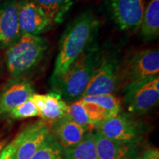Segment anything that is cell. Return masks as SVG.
<instances>
[{
    "mask_svg": "<svg viewBox=\"0 0 159 159\" xmlns=\"http://www.w3.org/2000/svg\"><path fill=\"white\" fill-rule=\"evenodd\" d=\"M99 21L91 8H87L71 19L61 37L58 52L50 77L53 91L72 63L92 43L98 33Z\"/></svg>",
    "mask_w": 159,
    "mask_h": 159,
    "instance_id": "cell-1",
    "label": "cell"
},
{
    "mask_svg": "<svg viewBox=\"0 0 159 159\" xmlns=\"http://www.w3.org/2000/svg\"><path fill=\"white\" fill-rule=\"evenodd\" d=\"M102 51L97 43H92L69 66L54 92L61 95L66 102L82 98Z\"/></svg>",
    "mask_w": 159,
    "mask_h": 159,
    "instance_id": "cell-2",
    "label": "cell"
},
{
    "mask_svg": "<svg viewBox=\"0 0 159 159\" xmlns=\"http://www.w3.org/2000/svg\"><path fill=\"white\" fill-rule=\"evenodd\" d=\"M49 47L47 40L40 35H21L6 49L5 62L13 79L22 78L42 61Z\"/></svg>",
    "mask_w": 159,
    "mask_h": 159,
    "instance_id": "cell-3",
    "label": "cell"
},
{
    "mask_svg": "<svg viewBox=\"0 0 159 159\" xmlns=\"http://www.w3.org/2000/svg\"><path fill=\"white\" fill-rule=\"evenodd\" d=\"M159 74V52L156 49L133 51L121 61L119 89Z\"/></svg>",
    "mask_w": 159,
    "mask_h": 159,
    "instance_id": "cell-4",
    "label": "cell"
},
{
    "mask_svg": "<svg viewBox=\"0 0 159 159\" xmlns=\"http://www.w3.org/2000/svg\"><path fill=\"white\" fill-rule=\"evenodd\" d=\"M121 59L114 50L103 52L83 97L114 94L119 89Z\"/></svg>",
    "mask_w": 159,
    "mask_h": 159,
    "instance_id": "cell-5",
    "label": "cell"
},
{
    "mask_svg": "<svg viewBox=\"0 0 159 159\" xmlns=\"http://www.w3.org/2000/svg\"><path fill=\"white\" fill-rule=\"evenodd\" d=\"M93 129L109 139L125 144H138L146 134L144 123L125 113L101 121Z\"/></svg>",
    "mask_w": 159,
    "mask_h": 159,
    "instance_id": "cell-6",
    "label": "cell"
},
{
    "mask_svg": "<svg viewBox=\"0 0 159 159\" xmlns=\"http://www.w3.org/2000/svg\"><path fill=\"white\" fill-rule=\"evenodd\" d=\"M122 90L129 112L135 115L145 114L158 103L159 75L130 83Z\"/></svg>",
    "mask_w": 159,
    "mask_h": 159,
    "instance_id": "cell-7",
    "label": "cell"
},
{
    "mask_svg": "<svg viewBox=\"0 0 159 159\" xmlns=\"http://www.w3.org/2000/svg\"><path fill=\"white\" fill-rule=\"evenodd\" d=\"M144 0H105L109 15L120 30L135 32L140 27Z\"/></svg>",
    "mask_w": 159,
    "mask_h": 159,
    "instance_id": "cell-8",
    "label": "cell"
},
{
    "mask_svg": "<svg viewBox=\"0 0 159 159\" xmlns=\"http://www.w3.org/2000/svg\"><path fill=\"white\" fill-rule=\"evenodd\" d=\"M17 15L21 35H39L52 25L41 8L30 0H18Z\"/></svg>",
    "mask_w": 159,
    "mask_h": 159,
    "instance_id": "cell-9",
    "label": "cell"
},
{
    "mask_svg": "<svg viewBox=\"0 0 159 159\" xmlns=\"http://www.w3.org/2000/svg\"><path fill=\"white\" fill-rule=\"evenodd\" d=\"M35 89L29 80L25 77L13 79L7 83L0 93V116L9 113L30 98Z\"/></svg>",
    "mask_w": 159,
    "mask_h": 159,
    "instance_id": "cell-10",
    "label": "cell"
},
{
    "mask_svg": "<svg viewBox=\"0 0 159 159\" xmlns=\"http://www.w3.org/2000/svg\"><path fill=\"white\" fill-rule=\"evenodd\" d=\"M80 100L94 125L120 113V99L114 94L85 96Z\"/></svg>",
    "mask_w": 159,
    "mask_h": 159,
    "instance_id": "cell-11",
    "label": "cell"
},
{
    "mask_svg": "<svg viewBox=\"0 0 159 159\" xmlns=\"http://www.w3.org/2000/svg\"><path fill=\"white\" fill-rule=\"evenodd\" d=\"M49 123V133L64 150L75 148L82 141L85 134L91 131L66 115Z\"/></svg>",
    "mask_w": 159,
    "mask_h": 159,
    "instance_id": "cell-12",
    "label": "cell"
},
{
    "mask_svg": "<svg viewBox=\"0 0 159 159\" xmlns=\"http://www.w3.org/2000/svg\"><path fill=\"white\" fill-rule=\"evenodd\" d=\"M18 0L0 3V49H6L21 37L17 15Z\"/></svg>",
    "mask_w": 159,
    "mask_h": 159,
    "instance_id": "cell-13",
    "label": "cell"
},
{
    "mask_svg": "<svg viewBox=\"0 0 159 159\" xmlns=\"http://www.w3.org/2000/svg\"><path fill=\"white\" fill-rule=\"evenodd\" d=\"M23 130L24 137L13 159H31L50 134L49 125L43 120L27 125Z\"/></svg>",
    "mask_w": 159,
    "mask_h": 159,
    "instance_id": "cell-14",
    "label": "cell"
},
{
    "mask_svg": "<svg viewBox=\"0 0 159 159\" xmlns=\"http://www.w3.org/2000/svg\"><path fill=\"white\" fill-rule=\"evenodd\" d=\"M91 132L99 159H136L139 156L137 144L117 142L97 130Z\"/></svg>",
    "mask_w": 159,
    "mask_h": 159,
    "instance_id": "cell-15",
    "label": "cell"
},
{
    "mask_svg": "<svg viewBox=\"0 0 159 159\" xmlns=\"http://www.w3.org/2000/svg\"><path fill=\"white\" fill-rule=\"evenodd\" d=\"M31 99L39 111V116L46 122H51L66 115L68 104L56 92L46 94L35 93Z\"/></svg>",
    "mask_w": 159,
    "mask_h": 159,
    "instance_id": "cell-16",
    "label": "cell"
},
{
    "mask_svg": "<svg viewBox=\"0 0 159 159\" xmlns=\"http://www.w3.org/2000/svg\"><path fill=\"white\" fill-rule=\"evenodd\" d=\"M141 37L144 41L156 40L159 35V0H150L144 9L140 27Z\"/></svg>",
    "mask_w": 159,
    "mask_h": 159,
    "instance_id": "cell-17",
    "label": "cell"
},
{
    "mask_svg": "<svg viewBox=\"0 0 159 159\" xmlns=\"http://www.w3.org/2000/svg\"><path fill=\"white\" fill-rule=\"evenodd\" d=\"M51 24L63 23L72 7L73 0H33Z\"/></svg>",
    "mask_w": 159,
    "mask_h": 159,
    "instance_id": "cell-18",
    "label": "cell"
},
{
    "mask_svg": "<svg viewBox=\"0 0 159 159\" xmlns=\"http://www.w3.org/2000/svg\"><path fill=\"white\" fill-rule=\"evenodd\" d=\"M63 155L64 159H99L91 130L85 134L75 148L63 150Z\"/></svg>",
    "mask_w": 159,
    "mask_h": 159,
    "instance_id": "cell-19",
    "label": "cell"
},
{
    "mask_svg": "<svg viewBox=\"0 0 159 159\" xmlns=\"http://www.w3.org/2000/svg\"><path fill=\"white\" fill-rule=\"evenodd\" d=\"M63 148L49 134L31 159H64Z\"/></svg>",
    "mask_w": 159,
    "mask_h": 159,
    "instance_id": "cell-20",
    "label": "cell"
},
{
    "mask_svg": "<svg viewBox=\"0 0 159 159\" xmlns=\"http://www.w3.org/2000/svg\"><path fill=\"white\" fill-rule=\"evenodd\" d=\"M66 116L77 124L87 127L89 130L94 128V123L89 118L84 106L80 99L68 105Z\"/></svg>",
    "mask_w": 159,
    "mask_h": 159,
    "instance_id": "cell-21",
    "label": "cell"
},
{
    "mask_svg": "<svg viewBox=\"0 0 159 159\" xmlns=\"http://www.w3.org/2000/svg\"><path fill=\"white\" fill-rule=\"evenodd\" d=\"M8 116L15 119L32 118L39 116V111L30 97L22 104L13 108L9 113Z\"/></svg>",
    "mask_w": 159,
    "mask_h": 159,
    "instance_id": "cell-22",
    "label": "cell"
},
{
    "mask_svg": "<svg viewBox=\"0 0 159 159\" xmlns=\"http://www.w3.org/2000/svg\"><path fill=\"white\" fill-rule=\"evenodd\" d=\"M24 137V130L22 129L15 137L13 141L5 145L0 152V159H13L16 151Z\"/></svg>",
    "mask_w": 159,
    "mask_h": 159,
    "instance_id": "cell-23",
    "label": "cell"
},
{
    "mask_svg": "<svg viewBox=\"0 0 159 159\" xmlns=\"http://www.w3.org/2000/svg\"><path fill=\"white\" fill-rule=\"evenodd\" d=\"M142 159H159V150L158 148H149L145 150Z\"/></svg>",
    "mask_w": 159,
    "mask_h": 159,
    "instance_id": "cell-24",
    "label": "cell"
},
{
    "mask_svg": "<svg viewBox=\"0 0 159 159\" xmlns=\"http://www.w3.org/2000/svg\"><path fill=\"white\" fill-rule=\"evenodd\" d=\"M5 145H6V141H2V142H0V152H1V150H2Z\"/></svg>",
    "mask_w": 159,
    "mask_h": 159,
    "instance_id": "cell-25",
    "label": "cell"
},
{
    "mask_svg": "<svg viewBox=\"0 0 159 159\" xmlns=\"http://www.w3.org/2000/svg\"><path fill=\"white\" fill-rule=\"evenodd\" d=\"M136 159H142V156H138Z\"/></svg>",
    "mask_w": 159,
    "mask_h": 159,
    "instance_id": "cell-26",
    "label": "cell"
},
{
    "mask_svg": "<svg viewBox=\"0 0 159 159\" xmlns=\"http://www.w3.org/2000/svg\"><path fill=\"white\" fill-rule=\"evenodd\" d=\"M5 1H6V0H0V3L3 2H5Z\"/></svg>",
    "mask_w": 159,
    "mask_h": 159,
    "instance_id": "cell-27",
    "label": "cell"
},
{
    "mask_svg": "<svg viewBox=\"0 0 159 159\" xmlns=\"http://www.w3.org/2000/svg\"><path fill=\"white\" fill-rule=\"evenodd\" d=\"M0 63H1V58H0Z\"/></svg>",
    "mask_w": 159,
    "mask_h": 159,
    "instance_id": "cell-28",
    "label": "cell"
}]
</instances>
